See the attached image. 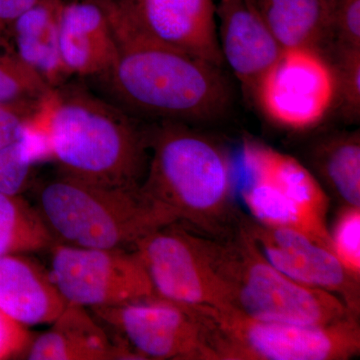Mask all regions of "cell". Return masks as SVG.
<instances>
[{
    "label": "cell",
    "instance_id": "cell-31",
    "mask_svg": "<svg viewBox=\"0 0 360 360\" xmlns=\"http://www.w3.org/2000/svg\"><path fill=\"white\" fill-rule=\"evenodd\" d=\"M4 32H6V30L0 25V42L6 41V37H4Z\"/></svg>",
    "mask_w": 360,
    "mask_h": 360
},
{
    "label": "cell",
    "instance_id": "cell-5",
    "mask_svg": "<svg viewBox=\"0 0 360 360\" xmlns=\"http://www.w3.org/2000/svg\"><path fill=\"white\" fill-rule=\"evenodd\" d=\"M35 207L54 243L79 248H134L176 222L141 186H101L63 174L39 187Z\"/></svg>",
    "mask_w": 360,
    "mask_h": 360
},
{
    "label": "cell",
    "instance_id": "cell-16",
    "mask_svg": "<svg viewBox=\"0 0 360 360\" xmlns=\"http://www.w3.org/2000/svg\"><path fill=\"white\" fill-rule=\"evenodd\" d=\"M49 330L30 340L23 356L30 360L136 359L108 338L86 307L68 303Z\"/></svg>",
    "mask_w": 360,
    "mask_h": 360
},
{
    "label": "cell",
    "instance_id": "cell-2",
    "mask_svg": "<svg viewBox=\"0 0 360 360\" xmlns=\"http://www.w3.org/2000/svg\"><path fill=\"white\" fill-rule=\"evenodd\" d=\"M44 161L60 174L106 186H141L148 134L129 116L85 90L53 89L27 122Z\"/></svg>",
    "mask_w": 360,
    "mask_h": 360
},
{
    "label": "cell",
    "instance_id": "cell-13",
    "mask_svg": "<svg viewBox=\"0 0 360 360\" xmlns=\"http://www.w3.org/2000/svg\"><path fill=\"white\" fill-rule=\"evenodd\" d=\"M217 37L222 58L246 90H252L283 49L257 7L246 0H215Z\"/></svg>",
    "mask_w": 360,
    "mask_h": 360
},
{
    "label": "cell",
    "instance_id": "cell-21",
    "mask_svg": "<svg viewBox=\"0 0 360 360\" xmlns=\"http://www.w3.org/2000/svg\"><path fill=\"white\" fill-rule=\"evenodd\" d=\"M241 191L255 221L267 226L295 229L330 250L328 224L315 219L264 180L251 179Z\"/></svg>",
    "mask_w": 360,
    "mask_h": 360
},
{
    "label": "cell",
    "instance_id": "cell-22",
    "mask_svg": "<svg viewBox=\"0 0 360 360\" xmlns=\"http://www.w3.org/2000/svg\"><path fill=\"white\" fill-rule=\"evenodd\" d=\"M53 243L35 206L21 195L0 193V257L49 250Z\"/></svg>",
    "mask_w": 360,
    "mask_h": 360
},
{
    "label": "cell",
    "instance_id": "cell-9",
    "mask_svg": "<svg viewBox=\"0 0 360 360\" xmlns=\"http://www.w3.org/2000/svg\"><path fill=\"white\" fill-rule=\"evenodd\" d=\"M134 250L156 295L186 307L225 309L224 295L206 250L205 234L174 222L139 239Z\"/></svg>",
    "mask_w": 360,
    "mask_h": 360
},
{
    "label": "cell",
    "instance_id": "cell-30",
    "mask_svg": "<svg viewBox=\"0 0 360 360\" xmlns=\"http://www.w3.org/2000/svg\"><path fill=\"white\" fill-rule=\"evenodd\" d=\"M44 0H0V25L7 30L16 18Z\"/></svg>",
    "mask_w": 360,
    "mask_h": 360
},
{
    "label": "cell",
    "instance_id": "cell-18",
    "mask_svg": "<svg viewBox=\"0 0 360 360\" xmlns=\"http://www.w3.org/2000/svg\"><path fill=\"white\" fill-rule=\"evenodd\" d=\"M65 0H44L20 14L7 30L14 51L52 89L68 77L59 51V18Z\"/></svg>",
    "mask_w": 360,
    "mask_h": 360
},
{
    "label": "cell",
    "instance_id": "cell-11",
    "mask_svg": "<svg viewBox=\"0 0 360 360\" xmlns=\"http://www.w3.org/2000/svg\"><path fill=\"white\" fill-rule=\"evenodd\" d=\"M262 255L296 283L340 296L354 316L360 307L359 281L350 276L330 250L295 229L243 221Z\"/></svg>",
    "mask_w": 360,
    "mask_h": 360
},
{
    "label": "cell",
    "instance_id": "cell-12",
    "mask_svg": "<svg viewBox=\"0 0 360 360\" xmlns=\"http://www.w3.org/2000/svg\"><path fill=\"white\" fill-rule=\"evenodd\" d=\"M135 20L165 44L224 65L215 0H124Z\"/></svg>",
    "mask_w": 360,
    "mask_h": 360
},
{
    "label": "cell",
    "instance_id": "cell-25",
    "mask_svg": "<svg viewBox=\"0 0 360 360\" xmlns=\"http://www.w3.org/2000/svg\"><path fill=\"white\" fill-rule=\"evenodd\" d=\"M336 78V101L340 115L348 122L360 117V49L331 44Z\"/></svg>",
    "mask_w": 360,
    "mask_h": 360
},
{
    "label": "cell",
    "instance_id": "cell-19",
    "mask_svg": "<svg viewBox=\"0 0 360 360\" xmlns=\"http://www.w3.org/2000/svg\"><path fill=\"white\" fill-rule=\"evenodd\" d=\"M255 6L283 49L322 52L333 44L331 0H255Z\"/></svg>",
    "mask_w": 360,
    "mask_h": 360
},
{
    "label": "cell",
    "instance_id": "cell-29",
    "mask_svg": "<svg viewBox=\"0 0 360 360\" xmlns=\"http://www.w3.org/2000/svg\"><path fill=\"white\" fill-rule=\"evenodd\" d=\"M39 108L0 105V148L20 139L26 123Z\"/></svg>",
    "mask_w": 360,
    "mask_h": 360
},
{
    "label": "cell",
    "instance_id": "cell-28",
    "mask_svg": "<svg viewBox=\"0 0 360 360\" xmlns=\"http://www.w3.org/2000/svg\"><path fill=\"white\" fill-rule=\"evenodd\" d=\"M30 340L26 326L0 311V360L22 355Z\"/></svg>",
    "mask_w": 360,
    "mask_h": 360
},
{
    "label": "cell",
    "instance_id": "cell-26",
    "mask_svg": "<svg viewBox=\"0 0 360 360\" xmlns=\"http://www.w3.org/2000/svg\"><path fill=\"white\" fill-rule=\"evenodd\" d=\"M330 250L350 276L360 281V207L345 206L329 231Z\"/></svg>",
    "mask_w": 360,
    "mask_h": 360
},
{
    "label": "cell",
    "instance_id": "cell-1",
    "mask_svg": "<svg viewBox=\"0 0 360 360\" xmlns=\"http://www.w3.org/2000/svg\"><path fill=\"white\" fill-rule=\"evenodd\" d=\"M116 58L103 77L130 110L162 122L206 123L229 115L232 94L220 66L165 44L135 20L124 0H103Z\"/></svg>",
    "mask_w": 360,
    "mask_h": 360
},
{
    "label": "cell",
    "instance_id": "cell-15",
    "mask_svg": "<svg viewBox=\"0 0 360 360\" xmlns=\"http://www.w3.org/2000/svg\"><path fill=\"white\" fill-rule=\"evenodd\" d=\"M66 304L49 270L25 255L0 257V311L25 326L51 324Z\"/></svg>",
    "mask_w": 360,
    "mask_h": 360
},
{
    "label": "cell",
    "instance_id": "cell-27",
    "mask_svg": "<svg viewBox=\"0 0 360 360\" xmlns=\"http://www.w3.org/2000/svg\"><path fill=\"white\" fill-rule=\"evenodd\" d=\"M333 44L360 49V0H331Z\"/></svg>",
    "mask_w": 360,
    "mask_h": 360
},
{
    "label": "cell",
    "instance_id": "cell-6",
    "mask_svg": "<svg viewBox=\"0 0 360 360\" xmlns=\"http://www.w3.org/2000/svg\"><path fill=\"white\" fill-rule=\"evenodd\" d=\"M214 360H347L360 352L357 317L323 326L250 319L229 309L193 307Z\"/></svg>",
    "mask_w": 360,
    "mask_h": 360
},
{
    "label": "cell",
    "instance_id": "cell-14",
    "mask_svg": "<svg viewBox=\"0 0 360 360\" xmlns=\"http://www.w3.org/2000/svg\"><path fill=\"white\" fill-rule=\"evenodd\" d=\"M59 51L68 77H103L116 58V44L103 0H65Z\"/></svg>",
    "mask_w": 360,
    "mask_h": 360
},
{
    "label": "cell",
    "instance_id": "cell-17",
    "mask_svg": "<svg viewBox=\"0 0 360 360\" xmlns=\"http://www.w3.org/2000/svg\"><path fill=\"white\" fill-rule=\"evenodd\" d=\"M243 161L251 179L271 184L288 200L326 224L328 194L321 182L300 161L255 141L243 144Z\"/></svg>",
    "mask_w": 360,
    "mask_h": 360
},
{
    "label": "cell",
    "instance_id": "cell-7",
    "mask_svg": "<svg viewBox=\"0 0 360 360\" xmlns=\"http://www.w3.org/2000/svg\"><path fill=\"white\" fill-rule=\"evenodd\" d=\"M92 310L136 359L214 360L193 307L153 295Z\"/></svg>",
    "mask_w": 360,
    "mask_h": 360
},
{
    "label": "cell",
    "instance_id": "cell-24",
    "mask_svg": "<svg viewBox=\"0 0 360 360\" xmlns=\"http://www.w3.org/2000/svg\"><path fill=\"white\" fill-rule=\"evenodd\" d=\"M40 162L39 142L25 124L20 139L0 148V193L21 195L32 184L35 165Z\"/></svg>",
    "mask_w": 360,
    "mask_h": 360
},
{
    "label": "cell",
    "instance_id": "cell-23",
    "mask_svg": "<svg viewBox=\"0 0 360 360\" xmlns=\"http://www.w3.org/2000/svg\"><path fill=\"white\" fill-rule=\"evenodd\" d=\"M52 89L25 65L8 42H0V105L39 108Z\"/></svg>",
    "mask_w": 360,
    "mask_h": 360
},
{
    "label": "cell",
    "instance_id": "cell-10",
    "mask_svg": "<svg viewBox=\"0 0 360 360\" xmlns=\"http://www.w3.org/2000/svg\"><path fill=\"white\" fill-rule=\"evenodd\" d=\"M253 94L272 122L292 130L311 129L335 105V70L321 51L283 49Z\"/></svg>",
    "mask_w": 360,
    "mask_h": 360
},
{
    "label": "cell",
    "instance_id": "cell-4",
    "mask_svg": "<svg viewBox=\"0 0 360 360\" xmlns=\"http://www.w3.org/2000/svg\"><path fill=\"white\" fill-rule=\"evenodd\" d=\"M205 246L225 309L259 321L302 326L354 316L340 296L296 283L270 264L243 224L220 238L205 236Z\"/></svg>",
    "mask_w": 360,
    "mask_h": 360
},
{
    "label": "cell",
    "instance_id": "cell-3",
    "mask_svg": "<svg viewBox=\"0 0 360 360\" xmlns=\"http://www.w3.org/2000/svg\"><path fill=\"white\" fill-rule=\"evenodd\" d=\"M162 122L148 134L150 153L141 188L176 222L213 238L225 236L236 188L231 155L189 124Z\"/></svg>",
    "mask_w": 360,
    "mask_h": 360
},
{
    "label": "cell",
    "instance_id": "cell-20",
    "mask_svg": "<svg viewBox=\"0 0 360 360\" xmlns=\"http://www.w3.org/2000/svg\"><path fill=\"white\" fill-rule=\"evenodd\" d=\"M310 158L315 172L345 206L360 207L359 131L323 137Z\"/></svg>",
    "mask_w": 360,
    "mask_h": 360
},
{
    "label": "cell",
    "instance_id": "cell-32",
    "mask_svg": "<svg viewBox=\"0 0 360 360\" xmlns=\"http://www.w3.org/2000/svg\"><path fill=\"white\" fill-rule=\"evenodd\" d=\"M246 1L250 2V4H252L255 6V0H246Z\"/></svg>",
    "mask_w": 360,
    "mask_h": 360
},
{
    "label": "cell",
    "instance_id": "cell-8",
    "mask_svg": "<svg viewBox=\"0 0 360 360\" xmlns=\"http://www.w3.org/2000/svg\"><path fill=\"white\" fill-rule=\"evenodd\" d=\"M51 276L65 302L97 309L156 295L135 251L54 243Z\"/></svg>",
    "mask_w": 360,
    "mask_h": 360
}]
</instances>
